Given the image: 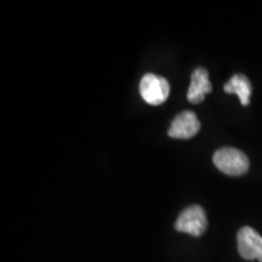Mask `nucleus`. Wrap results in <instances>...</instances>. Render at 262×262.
<instances>
[{"instance_id":"nucleus-1","label":"nucleus","mask_w":262,"mask_h":262,"mask_svg":"<svg viewBox=\"0 0 262 262\" xmlns=\"http://www.w3.org/2000/svg\"><path fill=\"white\" fill-rule=\"evenodd\" d=\"M212 162L220 171L229 176L244 175L250 165L247 155L232 147H224L216 150L212 157Z\"/></svg>"},{"instance_id":"nucleus-5","label":"nucleus","mask_w":262,"mask_h":262,"mask_svg":"<svg viewBox=\"0 0 262 262\" xmlns=\"http://www.w3.org/2000/svg\"><path fill=\"white\" fill-rule=\"evenodd\" d=\"M201 130V122L192 111H183L173 118L169 127L168 135L172 139L188 140L192 139Z\"/></svg>"},{"instance_id":"nucleus-3","label":"nucleus","mask_w":262,"mask_h":262,"mask_svg":"<svg viewBox=\"0 0 262 262\" xmlns=\"http://www.w3.org/2000/svg\"><path fill=\"white\" fill-rule=\"evenodd\" d=\"M208 227V220L204 209L199 205H191L186 208L175 222V229L193 237H201Z\"/></svg>"},{"instance_id":"nucleus-2","label":"nucleus","mask_w":262,"mask_h":262,"mask_svg":"<svg viewBox=\"0 0 262 262\" xmlns=\"http://www.w3.org/2000/svg\"><path fill=\"white\" fill-rule=\"evenodd\" d=\"M140 93L145 102L152 106H158L168 100L170 85L165 78L153 73H147L141 79Z\"/></svg>"},{"instance_id":"nucleus-6","label":"nucleus","mask_w":262,"mask_h":262,"mask_svg":"<svg viewBox=\"0 0 262 262\" xmlns=\"http://www.w3.org/2000/svg\"><path fill=\"white\" fill-rule=\"evenodd\" d=\"M212 90L209 80V73L204 68H196L192 73L191 85L187 91V98L191 103H201L204 101L205 95L210 94Z\"/></svg>"},{"instance_id":"nucleus-7","label":"nucleus","mask_w":262,"mask_h":262,"mask_svg":"<svg viewBox=\"0 0 262 262\" xmlns=\"http://www.w3.org/2000/svg\"><path fill=\"white\" fill-rule=\"evenodd\" d=\"M225 93L235 94L243 106H249L250 103V95L253 91L250 80L243 74H234L227 83L224 85Z\"/></svg>"},{"instance_id":"nucleus-4","label":"nucleus","mask_w":262,"mask_h":262,"mask_svg":"<svg viewBox=\"0 0 262 262\" xmlns=\"http://www.w3.org/2000/svg\"><path fill=\"white\" fill-rule=\"evenodd\" d=\"M238 251L244 260L262 262V237L254 228L245 226L237 234Z\"/></svg>"}]
</instances>
